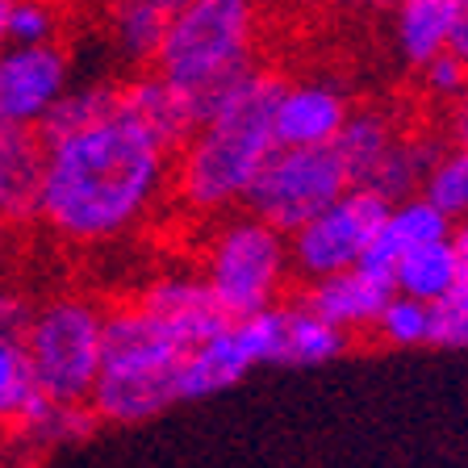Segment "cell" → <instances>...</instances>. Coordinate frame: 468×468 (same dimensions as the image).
Masks as SVG:
<instances>
[{
    "mask_svg": "<svg viewBox=\"0 0 468 468\" xmlns=\"http://www.w3.org/2000/svg\"><path fill=\"white\" fill-rule=\"evenodd\" d=\"M172 185V151L117 105L76 134L50 138L38 218L55 239L101 247L138 230Z\"/></svg>",
    "mask_w": 468,
    "mask_h": 468,
    "instance_id": "cell-1",
    "label": "cell"
},
{
    "mask_svg": "<svg viewBox=\"0 0 468 468\" xmlns=\"http://www.w3.org/2000/svg\"><path fill=\"white\" fill-rule=\"evenodd\" d=\"M284 80L255 68L222 105L193 126L172 167V193L188 214H226L247 201L260 167L276 151V97Z\"/></svg>",
    "mask_w": 468,
    "mask_h": 468,
    "instance_id": "cell-2",
    "label": "cell"
},
{
    "mask_svg": "<svg viewBox=\"0 0 468 468\" xmlns=\"http://www.w3.org/2000/svg\"><path fill=\"white\" fill-rule=\"evenodd\" d=\"M188 351L193 343L134 297L117 310H105L101 372L88 393L92 414L109 427H138L167 414L180 401V368Z\"/></svg>",
    "mask_w": 468,
    "mask_h": 468,
    "instance_id": "cell-3",
    "label": "cell"
},
{
    "mask_svg": "<svg viewBox=\"0 0 468 468\" xmlns=\"http://www.w3.org/2000/svg\"><path fill=\"white\" fill-rule=\"evenodd\" d=\"M260 42V0H185L159 42L151 68L188 101L201 122L243 84Z\"/></svg>",
    "mask_w": 468,
    "mask_h": 468,
    "instance_id": "cell-4",
    "label": "cell"
},
{
    "mask_svg": "<svg viewBox=\"0 0 468 468\" xmlns=\"http://www.w3.org/2000/svg\"><path fill=\"white\" fill-rule=\"evenodd\" d=\"M101 331L105 310L92 297L58 292L42 305H29L21 347L42 398L58 406H84L101 372Z\"/></svg>",
    "mask_w": 468,
    "mask_h": 468,
    "instance_id": "cell-5",
    "label": "cell"
},
{
    "mask_svg": "<svg viewBox=\"0 0 468 468\" xmlns=\"http://www.w3.org/2000/svg\"><path fill=\"white\" fill-rule=\"evenodd\" d=\"M289 276V234L255 218L251 209L226 218L205 243L201 281L226 318H251L260 310H272L276 302H284Z\"/></svg>",
    "mask_w": 468,
    "mask_h": 468,
    "instance_id": "cell-6",
    "label": "cell"
},
{
    "mask_svg": "<svg viewBox=\"0 0 468 468\" xmlns=\"http://www.w3.org/2000/svg\"><path fill=\"white\" fill-rule=\"evenodd\" d=\"M351 188V176L343 167L335 143L322 146H276L268 164L260 167L255 185L247 188V209L276 230L292 234L302 222H310L318 209Z\"/></svg>",
    "mask_w": 468,
    "mask_h": 468,
    "instance_id": "cell-7",
    "label": "cell"
},
{
    "mask_svg": "<svg viewBox=\"0 0 468 468\" xmlns=\"http://www.w3.org/2000/svg\"><path fill=\"white\" fill-rule=\"evenodd\" d=\"M389 197H380L368 185H351L347 193H339L326 209H318L310 222H302L289 234L292 272L318 281V276L356 268L368 251L377 226L389 214Z\"/></svg>",
    "mask_w": 468,
    "mask_h": 468,
    "instance_id": "cell-8",
    "label": "cell"
},
{
    "mask_svg": "<svg viewBox=\"0 0 468 468\" xmlns=\"http://www.w3.org/2000/svg\"><path fill=\"white\" fill-rule=\"evenodd\" d=\"M71 88L68 50L50 42H5L0 47V117L21 126H42L63 92Z\"/></svg>",
    "mask_w": 468,
    "mask_h": 468,
    "instance_id": "cell-9",
    "label": "cell"
},
{
    "mask_svg": "<svg viewBox=\"0 0 468 468\" xmlns=\"http://www.w3.org/2000/svg\"><path fill=\"white\" fill-rule=\"evenodd\" d=\"M260 364H268V318H263V310L251 318H230L188 351L185 368H180V401L234 389Z\"/></svg>",
    "mask_w": 468,
    "mask_h": 468,
    "instance_id": "cell-10",
    "label": "cell"
},
{
    "mask_svg": "<svg viewBox=\"0 0 468 468\" xmlns=\"http://www.w3.org/2000/svg\"><path fill=\"white\" fill-rule=\"evenodd\" d=\"M263 318H268V364L281 368H318L351 347V335L314 314L305 302H276L272 310H263Z\"/></svg>",
    "mask_w": 468,
    "mask_h": 468,
    "instance_id": "cell-11",
    "label": "cell"
},
{
    "mask_svg": "<svg viewBox=\"0 0 468 468\" xmlns=\"http://www.w3.org/2000/svg\"><path fill=\"white\" fill-rule=\"evenodd\" d=\"M389 297H393L389 276L356 263V268H343V272L310 281V289H305L302 302L310 305L314 314H322L326 322H335L339 331L356 335V331H372L380 305L389 302Z\"/></svg>",
    "mask_w": 468,
    "mask_h": 468,
    "instance_id": "cell-12",
    "label": "cell"
},
{
    "mask_svg": "<svg viewBox=\"0 0 468 468\" xmlns=\"http://www.w3.org/2000/svg\"><path fill=\"white\" fill-rule=\"evenodd\" d=\"M351 113V101L335 84H281L276 97V146H322L335 143Z\"/></svg>",
    "mask_w": 468,
    "mask_h": 468,
    "instance_id": "cell-13",
    "label": "cell"
},
{
    "mask_svg": "<svg viewBox=\"0 0 468 468\" xmlns=\"http://www.w3.org/2000/svg\"><path fill=\"white\" fill-rule=\"evenodd\" d=\"M42 159H47V143L38 130L0 117V218L5 226L38 218Z\"/></svg>",
    "mask_w": 468,
    "mask_h": 468,
    "instance_id": "cell-14",
    "label": "cell"
},
{
    "mask_svg": "<svg viewBox=\"0 0 468 468\" xmlns=\"http://www.w3.org/2000/svg\"><path fill=\"white\" fill-rule=\"evenodd\" d=\"M134 302L146 305V310L155 314V318H164L167 326H172L176 335H185L188 343H201L209 339V335L218 331V326H226V314L222 305L214 302V292L205 289L201 272H167L159 276V281L143 284V289L134 292Z\"/></svg>",
    "mask_w": 468,
    "mask_h": 468,
    "instance_id": "cell-15",
    "label": "cell"
},
{
    "mask_svg": "<svg viewBox=\"0 0 468 468\" xmlns=\"http://www.w3.org/2000/svg\"><path fill=\"white\" fill-rule=\"evenodd\" d=\"M452 226L456 222H452L439 205H431L422 193L401 197V201L389 205V214L377 226V234H372V243L360 263L372 268V272L389 276L401 251H410V247H419V243H431V239H448Z\"/></svg>",
    "mask_w": 468,
    "mask_h": 468,
    "instance_id": "cell-16",
    "label": "cell"
},
{
    "mask_svg": "<svg viewBox=\"0 0 468 468\" xmlns=\"http://www.w3.org/2000/svg\"><path fill=\"white\" fill-rule=\"evenodd\" d=\"M122 109H126L130 117H138V122H143V126L151 130V134H155L172 155L180 151V143H185V138L193 134V126H197L188 101L180 97V92H176V88L167 84L155 68L122 84Z\"/></svg>",
    "mask_w": 468,
    "mask_h": 468,
    "instance_id": "cell-17",
    "label": "cell"
},
{
    "mask_svg": "<svg viewBox=\"0 0 468 468\" xmlns=\"http://www.w3.org/2000/svg\"><path fill=\"white\" fill-rule=\"evenodd\" d=\"M185 0H109V42L130 68H146L155 58L172 17Z\"/></svg>",
    "mask_w": 468,
    "mask_h": 468,
    "instance_id": "cell-18",
    "label": "cell"
},
{
    "mask_svg": "<svg viewBox=\"0 0 468 468\" xmlns=\"http://www.w3.org/2000/svg\"><path fill=\"white\" fill-rule=\"evenodd\" d=\"M393 17V50L406 68L419 71L452 38V0H401Z\"/></svg>",
    "mask_w": 468,
    "mask_h": 468,
    "instance_id": "cell-19",
    "label": "cell"
},
{
    "mask_svg": "<svg viewBox=\"0 0 468 468\" xmlns=\"http://www.w3.org/2000/svg\"><path fill=\"white\" fill-rule=\"evenodd\" d=\"M456 272H460V255L448 234V239H431V243L401 251L389 281H393V292H406V297H419V302L435 305L456 284Z\"/></svg>",
    "mask_w": 468,
    "mask_h": 468,
    "instance_id": "cell-20",
    "label": "cell"
},
{
    "mask_svg": "<svg viewBox=\"0 0 468 468\" xmlns=\"http://www.w3.org/2000/svg\"><path fill=\"white\" fill-rule=\"evenodd\" d=\"M443 146L431 143V138H414V134H393L389 151L380 155V164L372 167V176L364 180L368 188H377L380 197H389V201H401V197H414L422 193L427 185V172L431 164L439 159Z\"/></svg>",
    "mask_w": 468,
    "mask_h": 468,
    "instance_id": "cell-21",
    "label": "cell"
},
{
    "mask_svg": "<svg viewBox=\"0 0 468 468\" xmlns=\"http://www.w3.org/2000/svg\"><path fill=\"white\" fill-rule=\"evenodd\" d=\"M393 134H398V126L385 113H377V109H351L343 130L335 134V151H339L343 167H347L351 185L368 180L372 167L380 164V155L389 151Z\"/></svg>",
    "mask_w": 468,
    "mask_h": 468,
    "instance_id": "cell-22",
    "label": "cell"
},
{
    "mask_svg": "<svg viewBox=\"0 0 468 468\" xmlns=\"http://www.w3.org/2000/svg\"><path fill=\"white\" fill-rule=\"evenodd\" d=\"M122 105V84H109V80H92V84H71L63 97L50 105V113L42 117V143L63 134H76V130L92 126L101 117H109L113 109Z\"/></svg>",
    "mask_w": 468,
    "mask_h": 468,
    "instance_id": "cell-23",
    "label": "cell"
},
{
    "mask_svg": "<svg viewBox=\"0 0 468 468\" xmlns=\"http://www.w3.org/2000/svg\"><path fill=\"white\" fill-rule=\"evenodd\" d=\"M452 243H456V255H460V272H456V284L435 302L431 347L468 351V218H460V226H452Z\"/></svg>",
    "mask_w": 468,
    "mask_h": 468,
    "instance_id": "cell-24",
    "label": "cell"
},
{
    "mask_svg": "<svg viewBox=\"0 0 468 468\" xmlns=\"http://www.w3.org/2000/svg\"><path fill=\"white\" fill-rule=\"evenodd\" d=\"M372 331L389 343V347H431L435 305L419 302V297H406V292H393L389 302L380 305Z\"/></svg>",
    "mask_w": 468,
    "mask_h": 468,
    "instance_id": "cell-25",
    "label": "cell"
},
{
    "mask_svg": "<svg viewBox=\"0 0 468 468\" xmlns=\"http://www.w3.org/2000/svg\"><path fill=\"white\" fill-rule=\"evenodd\" d=\"M422 197L439 205L452 222L468 218V143H452L448 151H439V159L427 172Z\"/></svg>",
    "mask_w": 468,
    "mask_h": 468,
    "instance_id": "cell-26",
    "label": "cell"
},
{
    "mask_svg": "<svg viewBox=\"0 0 468 468\" xmlns=\"http://www.w3.org/2000/svg\"><path fill=\"white\" fill-rule=\"evenodd\" d=\"M34 398H38V385H34V372H29L21 335L17 339H0V431H9Z\"/></svg>",
    "mask_w": 468,
    "mask_h": 468,
    "instance_id": "cell-27",
    "label": "cell"
},
{
    "mask_svg": "<svg viewBox=\"0 0 468 468\" xmlns=\"http://www.w3.org/2000/svg\"><path fill=\"white\" fill-rule=\"evenodd\" d=\"M58 29V13L50 0H13L5 42H50Z\"/></svg>",
    "mask_w": 468,
    "mask_h": 468,
    "instance_id": "cell-28",
    "label": "cell"
},
{
    "mask_svg": "<svg viewBox=\"0 0 468 468\" xmlns=\"http://www.w3.org/2000/svg\"><path fill=\"white\" fill-rule=\"evenodd\" d=\"M422 88L435 101H456L468 84V58H460L452 47H443L431 63H422Z\"/></svg>",
    "mask_w": 468,
    "mask_h": 468,
    "instance_id": "cell-29",
    "label": "cell"
},
{
    "mask_svg": "<svg viewBox=\"0 0 468 468\" xmlns=\"http://www.w3.org/2000/svg\"><path fill=\"white\" fill-rule=\"evenodd\" d=\"M26 318H29V302L17 289L0 284V339H17L26 331Z\"/></svg>",
    "mask_w": 468,
    "mask_h": 468,
    "instance_id": "cell-30",
    "label": "cell"
},
{
    "mask_svg": "<svg viewBox=\"0 0 468 468\" xmlns=\"http://www.w3.org/2000/svg\"><path fill=\"white\" fill-rule=\"evenodd\" d=\"M448 47L460 58H468V0H452V38Z\"/></svg>",
    "mask_w": 468,
    "mask_h": 468,
    "instance_id": "cell-31",
    "label": "cell"
},
{
    "mask_svg": "<svg viewBox=\"0 0 468 468\" xmlns=\"http://www.w3.org/2000/svg\"><path fill=\"white\" fill-rule=\"evenodd\" d=\"M448 130H452V143H468V84H464V92L452 101Z\"/></svg>",
    "mask_w": 468,
    "mask_h": 468,
    "instance_id": "cell-32",
    "label": "cell"
},
{
    "mask_svg": "<svg viewBox=\"0 0 468 468\" xmlns=\"http://www.w3.org/2000/svg\"><path fill=\"white\" fill-rule=\"evenodd\" d=\"M356 9H368V13H393L401 0H351Z\"/></svg>",
    "mask_w": 468,
    "mask_h": 468,
    "instance_id": "cell-33",
    "label": "cell"
},
{
    "mask_svg": "<svg viewBox=\"0 0 468 468\" xmlns=\"http://www.w3.org/2000/svg\"><path fill=\"white\" fill-rule=\"evenodd\" d=\"M9 9H13V0H0V47H5V26H9Z\"/></svg>",
    "mask_w": 468,
    "mask_h": 468,
    "instance_id": "cell-34",
    "label": "cell"
},
{
    "mask_svg": "<svg viewBox=\"0 0 468 468\" xmlns=\"http://www.w3.org/2000/svg\"><path fill=\"white\" fill-rule=\"evenodd\" d=\"M0 243H5V218H0Z\"/></svg>",
    "mask_w": 468,
    "mask_h": 468,
    "instance_id": "cell-35",
    "label": "cell"
}]
</instances>
